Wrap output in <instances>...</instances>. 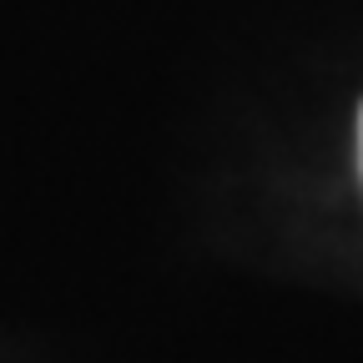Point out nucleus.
Segmentation results:
<instances>
[{"label":"nucleus","instance_id":"f257e3e1","mask_svg":"<svg viewBox=\"0 0 363 363\" xmlns=\"http://www.w3.org/2000/svg\"><path fill=\"white\" fill-rule=\"evenodd\" d=\"M358 172H363V106H358Z\"/></svg>","mask_w":363,"mask_h":363}]
</instances>
